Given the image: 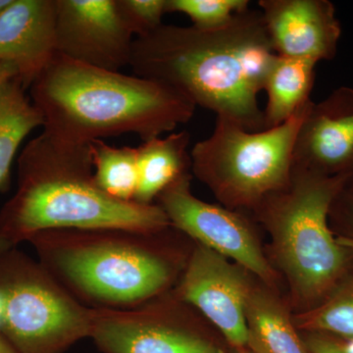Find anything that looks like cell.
Returning a JSON list of instances; mask_svg holds the SVG:
<instances>
[{
    "mask_svg": "<svg viewBox=\"0 0 353 353\" xmlns=\"http://www.w3.org/2000/svg\"><path fill=\"white\" fill-rule=\"evenodd\" d=\"M276 57L261 14L248 8L213 29L162 25L134 39L130 67L196 108L259 132L264 130L259 94Z\"/></svg>",
    "mask_w": 353,
    "mask_h": 353,
    "instance_id": "6da1fadb",
    "label": "cell"
},
{
    "mask_svg": "<svg viewBox=\"0 0 353 353\" xmlns=\"http://www.w3.org/2000/svg\"><path fill=\"white\" fill-rule=\"evenodd\" d=\"M17 165V190L0 210V238L14 246L50 230L171 227L157 203L118 201L97 187L90 143L43 130L23 148Z\"/></svg>",
    "mask_w": 353,
    "mask_h": 353,
    "instance_id": "7a4b0ae2",
    "label": "cell"
},
{
    "mask_svg": "<svg viewBox=\"0 0 353 353\" xmlns=\"http://www.w3.org/2000/svg\"><path fill=\"white\" fill-rule=\"evenodd\" d=\"M43 130L90 143L125 134L143 141L189 122L196 106L161 83L94 68L57 54L30 87Z\"/></svg>",
    "mask_w": 353,
    "mask_h": 353,
    "instance_id": "3957f363",
    "label": "cell"
},
{
    "mask_svg": "<svg viewBox=\"0 0 353 353\" xmlns=\"http://www.w3.org/2000/svg\"><path fill=\"white\" fill-rule=\"evenodd\" d=\"M163 231L50 230L28 243L39 263L83 305L130 308L168 292L180 272L176 255L155 241Z\"/></svg>",
    "mask_w": 353,
    "mask_h": 353,
    "instance_id": "277c9868",
    "label": "cell"
},
{
    "mask_svg": "<svg viewBox=\"0 0 353 353\" xmlns=\"http://www.w3.org/2000/svg\"><path fill=\"white\" fill-rule=\"evenodd\" d=\"M347 174L323 175L292 167L287 187L265 197L253 210L269 230L273 252L296 299L314 307L347 275L352 250L329 227L330 212Z\"/></svg>",
    "mask_w": 353,
    "mask_h": 353,
    "instance_id": "5b68a950",
    "label": "cell"
},
{
    "mask_svg": "<svg viewBox=\"0 0 353 353\" xmlns=\"http://www.w3.org/2000/svg\"><path fill=\"white\" fill-rule=\"evenodd\" d=\"M312 104L306 102L284 124L263 131L216 118L212 134L190 150L192 173L228 208L253 210L290 183L297 132Z\"/></svg>",
    "mask_w": 353,
    "mask_h": 353,
    "instance_id": "8992f818",
    "label": "cell"
},
{
    "mask_svg": "<svg viewBox=\"0 0 353 353\" xmlns=\"http://www.w3.org/2000/svg\"><path fill=\"white\" fill-rule=\"evenodd\" d=\"M92 308L17 246L0 254V333L19 353H65L90 336Z\"/></svg>",
    "mask_w": 353,
    "mask_h": 353,
    "instance_id": "52a82bcc",
    "label": "cell"
},
{
    "mask_svg": "<svg viewBox=\"0 0 353 353\" xmlns=\"http://www.w3.org/2000/svg\"><path fill=\"white\" fill-rule=\"evenodd\" d=\"M175 292L130 308H92L88 339L101 353H225Z\"/></svg>",
    "mask_w": 353,
    "mask_h": 353,
    "instance_id": "ba28073f",
    "label": "cell"
},
{
    "mask_svg": "<svg viewBox=\"0 0 353 353\" xmlns=\"http://www.w3.org/2000/svg\"><path fill=\"white\" fill-rule=\"evenodd\" d=\"M190 174L182 176L157 199V204L171 227L199 245L233 260L265 284L273 285L275 274L248 220L233 209L197 199L190 189Z\"/></svg>",
    "mask_w": 353,
    "mask_h": 353,
    "instance_id": "9c48e42d",
    "label": "cell"
},
{
    "mask_svg": "<svg viewBox=\"0 0 353 353\" xmlns=\"http://www.w3.org/2000/svg\"><path fill=\"white\" fill-rule=\"evenodd\" d=\"M245 269L199 245L190 253L174 292L208 318L240 352L250 345L245 308L252 290Z\"/></svg>",
    "mask_w": 353,
    "mask_h": 353,
    "instance_id": "30bf717a",
    "label": "cell"
},
{
    "mask_svg": "<svg viewBox=\"0 0 353 353\" xmlns=\"http://www.w3.org/2000/svg\"><path fill=\"white\" fill-rule=\"evenodd\" d=\"M117 0H55L57 54L94 68L130 66L134 39Z\"/></svg>",
    "mask_w": 353,
    "mask_h": 353,
    "instance_id": "8fae6325",
    "label": "cell"
},
{
    "mask_svg": "<svg viewBox=\"0 0 353 353\" xmlns=\"http://www.w3.org/2000/svg\"><path fill=\"white\" fill-rule=\"evenodd\" d=\"M259 12L278 57L333 60L341 26L329 0H260Z\"/></svg>",
    "mask_w": 353,
    "mask_h": 353,
    "instance_id": "7c38bea8",
    "label": "cell"
},
{
    "mask_svg": "<svg viewBox=\"0 0 353 353\" xmlns=\"http://www.w3.org/2000/svg\"><path fill=\"white\" fill-rule=\"evenodd\" d=\"M353 163V88L341 87L309 109L297 132L292 167L323 175Z\"/></svg>",
    "mask_w": 353,
    "mask_h": 353,
    "instance_id": "4fadbf2b",
    "label": "cell"
},
{
    "mask_svg": "<svg viewBox=\"0 0 353 353\" xmlns=\"http://www.w3.org/2000/svg\"><path fill=\"white\" fill-rule=\"evenodd\" d=\"M57 54L55 0H13L0 14V63L28 90Z\"/></svg>",
    "mask_w": 353,
    "mask_h": 353,
    "instance_id": "5bb4252c",
    "label": "cell"
},
{
    "mask_svg": "<svg viewBox=\"0 0 353 353\" xmlns=\"http://www.w3.org/2000/svg\"><path fill=\"white\" fill-rule=\"evenodd\" d=\"M189 132H172L165 138L143 141L138 152V185L134 201L155 204L160 194L179 179L190 175L192 155Z\"/></svg>",
    "mask_w": 353,
    "mask_h": 353,
    "instance_id": "9a60e30c",
    "label": "cell"
},
{
    "mask_svg": "<svg viewBox=\"0 0 353 353\" xmlns=\"http://www.w3.org/2000/svg\"><path fill=\"white\" fill-rule=\"evenodd\" d=\"M317 64L314 60L277 55L265 79L264 130L284 124L311 101Z\"/></svg>",
    "mask_w": 353,
    "mask_h": 353,
    "instance_id": "2e32d148",
    "label": "cell"
},
{
    "mask_svg": "<svg viewBox=\"0 0 353 353\" xmlns=\"http://www.w3.org/2000/svg\"><path fill=\"white\" fill-rule=\"evenodd\" d=\"M245 316L252 353H310L287 311L267 290L252 288Z\"/></svg>",
    "mask_w": 353,
    "mask_h": 353,
    "instance_id": "e0dca14e",
    "label": "cell"
},
{
    "mask_svg": "<svg viewBox=\"0 0 353 353\" xmlns=\"http://www.w3.org/2000/svg\"><path fill=\"white\" fill-rule=\"evenodd\" d=\"M43 119L18 79L0 83V192H8L16 153L28 134Z\"/></svg>",
    "mask_w": 353,
    "mask_h": 353,
    "instance_id": "ac0fdd59",
    "label": "cell"
},
{
    "mask_svg": "<svg viewBox=\"0 0 353 353\" xmlns=\"http://www.w3.org/2000/svg\"><path fill=\"white\" fill-rule=\"evenodd\" d=\"M90 152L97 187L112 199L134 202L138 185L137 148H116L103 139H94L90 141Z\"/></svg>",
    "mask_w": 353,
    "mask_h": 353,
    "instance_id": "d6986e66",
    "label": "cell"
},
{
    "mask_svg": "<svg viewBox=\"0 0 353 353\" xmlns=\"http://www.w3.org/2000/svg\"><path fill=\"white\" fill-rule=\"evenodd\" d=\"M311 333L353 338V263L343 281L322 303L292 320Z\"/></svg>",
    "mask_w": 353,
    "mask_h": 353,
    "instance_id": "ffe728a7",
    "label": "cell"
},
{
    "mask_svg": "<svg viewBox=\"0 0 353 353\" xmlns=\"http://www.w3.org/2000/svg\"><path fill=\"white\" fill-rule=\"evenodd\" d=\"M250 8L248 0H167V12L188 16L192 26L213 29Z\"/></svg>",
    "mask_w": 353,
    "mask_h": 353,
    "instance_id": "44dd1931",
    "label": "cell"
},
{
    "mask_svg": "<svg viewBox=\"0 0 353 353\" xmlns=\"http://www.w3.org/2000/svg\"><path fill=\"white\" fill-rule=\"evenodd\" d=\"M123 20L132 36L145 38L157 31L167 12V0H117Z\"/></svg>",
    "mask_w": 353,
    "mask_h": 353,
    "instance_id": "7402d4cb",
    "label": "cell"
},
{
    "mask_svg": "<svg viewBox=\"0 0 353 353\" xmlns=\"http://www.w3.org/2000/svg\"><path fill=\"white\" fill-rule=\"evenodd\" d=\"M330 216L348 223L353 228V185H345L340 194L336 196L331 208Z\"/></svg>",
    "mask_w": 353,
    "mask_h": 353,
    "instance_id": "603a6c76",
    "label": "cell"
},
{
    "mask_svg": "<svg viewBox=\"0 0 353 353\" xmlns=\"http://www.w3.org/2000/svg\"><path fill=\"white\" fill-rule=\"evenodd\" d=\"M305 343L310 353H345L341 341L330 334L311 333Z\"/></svg>",
    "mask_w": 353,
    "mask_h": 353,
    "instance_id": "cb8c5ba5",
    "label": "cell"
},
{
    "mask_svg": "<svg viewBox=\"0 0 353 353\" xmlns=\"http://www.w3.org/2000/svg\"><path fill=\"white\" fill-rule=\"evenodd\" d=\"M17 78V70L11 63H0V83L10 79Z\"/></svg>",
    "mask_w": 353,
    "mask_h": 353,
    "instance_id": "d4e9b609",
    "label": "cell"
},
{
    "mask_svg": "<svg viewBox=\"0 0 353 353\" xmlns=\"http://www.w3.org/2000/svg\"><path fill=\"white\" fill-rule=\"evenodd\" d=\"M0 353H19L1 333H0Z\"/></svg>",
    "mask_w": 353,
    "mask_h": 353,
    "instance_id": "484cf974",
    "label": "cell"
},
{
    "mask_svg": "<svg viewBox=\"0 0 353 353\" xmlns=\"http://www.w3.org/2000/svg\"><path fill=\"white\" fill-rule=\"evenodd\" d=\"M341 345L345 353H353V338L343 339Z\"/></svg>",
    "mask_w": 353,
    "mask_h": 353,
    "instance_id": "4316f807",
    "label": "cell"
},
{
    "mask_svg": "<svg viewBox=\"0 0 353 353\" xmlns=\"http://www.w3.org/2000/svg\"><path fill=\"white\" fill-rule=\"evenodd\" d=\"M341 245L348 248L353 252V238L352 236H341L338 239Z\"/></svg>",
    "mask_w": 353,
    "mask_h": 353,
    "instance_id": "83f0119b",
    "label": "cell"
},
{
    "mask_svg": "<svg viewBox=\"0 0 353 353\" xmlns=\"http://www.w3.org/2000/svg\"><path fill=\"white\" fill-rule=\"evenodd\" d=\"M13 246L14 245H11L8 241L0 238V254H1L2 252H6L9 248H13Z\"/></svg>",
    "mask_w": 353,
    "mask_h": 353,
    "instance_id": "f1b7e54d",
    "label": "cell"
},
{
    "mask_svg": "<svg viewBox=\"0 0 353 353\" xmlns=\"http://www.w3.org/2000/svg\"><path fill=\"white\" fill-rule=\"evenodd\" d=\"M13 0H0V14L3 12L4 10L12 3Z\"/></svg>",
    "mask_w": 353,
    "mask_h": 353,
    "instance_id": "f546056e",
    "label": "cell"
},
{
    "mask_svg": "<svg viewBox=\"0 0 353 353\" xmlns=\"http://www.w3.org/2000/svg\"><path fill=\"white\" fill-rule=\"evenodd\" d=\"M347 185H353V163L347 171Z\"/></svg>",
    "mask_w": 353,
    "mask_h": 353,
    "instance_id": "4dcf8cb0",
    "label": "cell"
},
{
    "mask_svg": "<svg viewBox=\"0 0 353 353\" xmlns=\"http://www.w3.org/2000/svg\"><path fill=\"white\" fill-rule=\"evenodd\" d=\"M240 353H248V352H240Z\"/></svg>",
    "mask_w": 353,
    "mask_h": 353,
    "instance_id": "1f68e13d",
    "label": "cell"
}]
</instances>
